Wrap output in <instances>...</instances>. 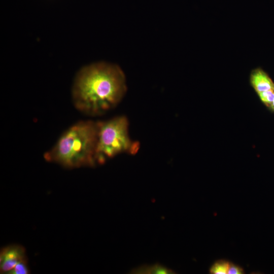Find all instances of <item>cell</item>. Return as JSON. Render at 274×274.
I'll use <instances>...</instances> for the list:
<instances>
[{
	"label": "cell",
	"instance_id": "obj_1",
	"mask_svg": "<svg viewBox=\"0 0 274 274\" xmlns=\"http://www.w3.org/2000/svg\"><path fill=\"white\" fill-rule=\"evenodd\" d=\"M127 90L126 78L117 64L98 62L82 67L72 88L77 109L88 115L97 116L115 108Z\"/></svg>",
	"mask_w": 274,
	"mask_h": 274
},
{
	"label": "cell",
	"instance_id": "obj_2",
	"mask_svg": "<svg viewBox=\"0 0 274 274\" xmlns=\"http://www.w3.org/2000/svg\"><path fill=\"white\" fill-rule=\"evenodd\" d=\"M98 122L82 121L73 125L44 154V158L66 168L92 166L96 161Z\"/></svg>",
	"mask_w": 274,
	"mask_h": 274
},
{
	"label": "cell",
	"instance_id": "obj_3",
	"mask_svg": "<svg viewBox=\"0 0 274 274\" xmlns=\"http://www.w3.org/2000/svg\"><path fill=\"white\" fill-rule=\"evenodd\" d=\"M97 122V162L103 163L107 158L121 153L135 154L139 150L140 143L129 136L126 117L119 116Z\"/></svg>",
	"mask_w": 274,
	"mask_h": 274
},
{
	"label": "cell",
	"instance_id": "obj_4",
	"mask_svg": "<svg viewBox=\"0 0 274 274\" xmlns=\"http://www.w3.org/2000/svg\"><path fill=\"white\" fill-rule=\"evenodd\" d=\"M0 256L1 273H7L17 263L26 259L23 248L18 245L10 246L3 249Z\"/></svg>",
	"mask_w": 274,
	"mask_h": 274
},
{
	"label": "cell",
	"instance_id": "obj_5",
	"mask_svg": "<svg viewBox=\"0 0 274 274\" xmlns=\"http://www.w3.org/2000/svg\"><path fill=\"white\" fill-rule=\"evenodd\" d=\"M250 82L255 91L259 92L274 89V82L269 75L261 68L253 70L250 75Z\"/></svg>",
	"mask_w": 274,
	"mask_h": 274
},
{
	"label": "cell",
	"instance_id": "obj_6",
	"mask_svg": "<svg viewBox=\"0 0 274 274\" xmlns=\"http://www.w3.org/2000/svg\"><path fill=\"white\" fill-rule=\"evenodd\" d=\"M133 273H153V274H170L174 273V271L167 267L160 264H155L153 265H143L133 269L132 271Z\"/></svg>",
	"mask_w": 274,
	"mask_h": 274
},
{
	"label": "cell",
	"instance_id": "obj_7",
	"mask_svg": "<svg viewBox=\"0 0 274 274\" xmlns=\"http://www.w3.org/2000/svg\"><path fill=\"white\" fill-rule=\"evenodd\" d=\"M230 262L225 259L216 261L211 266L209 271L211 274H226Z\"/></svg>",
	"mask_w": 274,
	"mask_h": 274
},
{
	"label": "cell",
	"instance_id": "obj_8",
	"mask_svg": "<svg viewBox=\"0 0 274 274\" xmlns=\"http://www.w3.org/2000/svg\"><path fill=\"white\" fill-rule=\"evenodd\" d=\"M261 101L268 108L274 100V89L257 93Z\"/></svg>",
	"mask_w": 274,
	"mask_h": 274
},
{
	"label": "cell",
	"instance_id": "obj_9",
	"mask_svg": "<svg viewBox=\"0 0 274 274\" xmlns=\"http://www.w3.org/2000/svg\"><path fill=\"white\" fill-rule=\"evenodd\" d=\"M29 272L26 259L18 263L7 273L9 274H27Z\"/></svg>",
	"mask_w": 274,
	"mask_h": 274
},
{
	"label": "cell",
	"instance_id": "obj_10",
	"mask_svg": "<svg viewBox=\"0 0 274 274\" xmlns=\"http://www.w3.org/2000/svg\"><path fill=\"white\" fill-rule=\"evenodd\" d=\"M244 273L245 271L242 267L230 262L227 273L243 274Z\"/></svg>",
	"mask_w": 274,
	"mask_h": 274
},
{
	"label": "cell",
	"instance_id": "obj_11",
	"mask_svg": "<svg viewBox=\"0 0 274 274\" xmlns=\"http://www.w3.org/2000/svg\"><path fill=\"white\" fill-rule=\"evenodd\" d=\"M271 112H274V100L271 106L268 108Z\"/></svg>",
	"mask_w": 274,
	"mask_h": 274
}]
</instances>
